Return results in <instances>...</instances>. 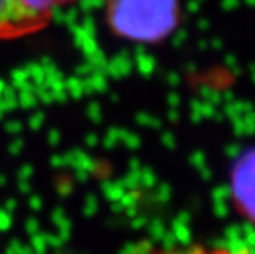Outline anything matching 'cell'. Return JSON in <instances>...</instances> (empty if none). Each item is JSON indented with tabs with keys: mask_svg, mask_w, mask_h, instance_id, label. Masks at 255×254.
<instances>
[{
	"mask_svg": "<svg viewBox=\"0 0 255 254\" xmlns=\"http://www.w3.org/2000/svg\"><path fill=\"white\" fill-rule=\"evenodd\" d=\"M116 131H109V134H107V137L104 139V147L106 149H112L114 147V144H116V139H117V136H116Z\"/></svg>",
	"mask_w": 255,
	"mask_h": 254,
	"instance_id": "20",
	"label": "cell"
},
{
	"mask_svg": "<svg viewBox=\"0 0 255 254\" xmlns=\"http://www.w3.org/2000/svg\"><path fill=\"white\" fill-rule=\"evenodd\" d=\"M18 190L20 193H30L31 192V187H30V182H18Z\"/></svg>",
	"mask_w": 255,
	"mask_h": 254,
	"instance_id": "26",
	"label": "cell"
},
{
	"mask_svg": "<svg viewBox=\"0 0 255 254\" xmlns=\"http://www.w3.org/2000/svg\"><path fill=\"white\" fill-rule=\"evenodd\" d=\"M30 248L33 250L35 254H46V241H45V233H36L31 236L30 240Z\"/></svg>",
	"mask_w": 255,
	"mask_h": 254,
	"instance_id": "8",
	"label": "cell"
},
{
	"mask_svg": "<svg viewBox=\"0 0 255 254\" xmlns=\"http://www.w3.org/2000/svg\"><path fill=\"white\" fill-rule=\"evenodd\" d=\"M135 253H137V246H133V245H127L121 251V254H135Z\"/></svg>",
	"mask_w": 255,
	"mask_h": 254,
	"instance_id": "27",
	"label": "cell"
},
{
	"mask_svg": "<svg viewBox=\"0 0 255 254\" xmlns=\"http://www.w3.org/2000/svg\"><path fill=\"white\" fill-rule=\"evenodd\" d=\"M59 140H61V134H59L56 129L50 131V134H48V142H50L51 145H58Z\"/></svg>",
	"mask_w": 255,
	"mask_h": 254,
	"instance_id": "21",
	"label": "cell"
},
{
	"mask_svg": "<svg viewBox=\"0 0 255 254\" xmlns=\"http://www.w3.org/2000/svg\"><path fill=\"white\" fill-rule=\"evenodd\" d=\"M76 0H17V7L30 33L43 30L59 8L74 3Z\"/></svg>",
	"mask_w": 255,
	"mask_h": 254,
	"instance_id": "3",
	"label": "cell"
},
{
	"mask_svg": "<svg viewBox=\"0 0 255 254\" xmlns=\"http://www.w3.org/2000/svg\"><path fill=\"white\" fill-rule=\"evenodd\" d=\"M124 207H122V205H121V202H114L112 203V212H121V210H122Z\"/></svg>",
	"mask_w": 255,
	"mask_h": 254,
	"instance_id": "29",
	"label": "cell"
},
{
	"mask_svg": "<svg viewBox=\"0 0 255 254\" xmlns=\"http://www.w3.org/2000/svg\"><path fill=\"white\" fill-rule=\"evenodd\" d=\"M28 207H30L31 210H35V212H40L41 207H43V200H41V197L31 195L30 200H28Z\"/></svg>",
	"mask_w": 255,
	"mask_h": 254,
	"instance_id": "16",
	"label": "cell"
},
{
	"mask_svg": "<svg viewBox=\"0 0 255 254\" xmlns=\"http://www.w3.org/2000/svg\"><path fill=\"white\" fill-rule=\"evenodd\" d=\"M21 243L18 240H12L10 241V245L7 246V250H5V254H18L20 250H21Z\"/></svg>",
	"mask_w": 255,
	"mask_h": 254,
	"instance_id": "17",
	"label": "cell"
},
{
	"mask_svg": "<svg viewBox=\"0 0 255 254\" xmlns=\"http://www.w3.org/2000/svg\"><path fill=\"white\" fill-rule=\"evenodd\" d=\"M180 0H106L114 35L142 45L165 41L180 25Z\"/></svg>",
	"mask_w": 255,
	"mask_h": 254,
	"instance_id": "1",
	"label": "cell"
},
{
	"mask_svg": "<svg viewBox=\"0 0 255 254\" xmlns=\"http://www.w3.org/2000/svg\"><path fill=\"white\" fill-rule=\"evenodd\" d=\"M21 150H23V140L21 139H15L8 144V154L10 155H20Z\"/></svg>",
	"mask_w": 255,
	"mask_h": 254,
	"instance_id": "15",
	"label": "cell"
},
{
	"mask_svg": "<svg viewBox=\"0 0 255 254\" xmlns=\"http://www.w3.org/2000/svg\"><path fill=\"white\" fill-rule=\"evenodd\" d=\"M30 35L17 0H0V40H15Z\"/></svg>",
	"mask_w": 255,
	"mask_h": 254,
	"instance_id": "4",
	"label": "cell"
},
{
	"mask_svg": "<svg viewBox=\"0 0 255 254\" xmlns=\"http://www.w3.org/2000/svg\"><path fill=\"white\" fill-rule=\"evenodd\" d=\"M45 241H46V246L48 248H53V250H59V248L64 246V241L58 235L45 233Z\"/></svg>",
	"mask_w": 255,
	"mask_h": 254,
	"instance_id": "12",
	"label": "cell"
},
{
	"mask_svg": "<svg viewBox=\"0 0 255 254\" xmlns=\"http://www.w3.org/2000/svg\"><path fill=\"white\" fill-rule=\"evenodd\" d=\"M3 210H7L8 213L15 212V210H17V200H15V198H7V200H5Z\"/></svg>",
	"mask_w": 255,
	"mask_h": 254,
	"instance_id": "22",
	"label": "cell"
},
{
	"mask_svg": "<svg viewBox=\"0 0 255 254\" xmlns=\"http://www.w3.org/2000/svg\"><path fill=\"white\" fill-rule=\"evenodd\" d=\"M97 210H99V200H97L96 195H92V193H89L88 197H86L84 200V207H83V215L86 216V218H92Z\"/></svg>",
	"mask_w": 255,
	"mask_h": 254,
	"instance_id": "7",
	"label": "cell"
},
{
	"mask_svg": "<svg viewBox=\"0 0 255 254\" xmlns=\"http://www.w3.org/2000/svg\"><path fill=\"white\" fill-rule=\"evenodd\" d=\"M97 144H99V139H97L96 134H88V136H86V145H88V147H96Z\"/></svg>",
	"mask_w": 255,
	"mask_h": 254,
	"instance_id": "23",
	"label": "cell"
},
{
	"mask_svg": "<svg viewBox=\"0 0 255 254\" xmlns=\"http://www.w3.org/2000/svg\"><path fill=\"white\" fill-rule=\"evenodd\" d=\"M89 175L91 174H88L86 170H79V169L74 170V180L79 182V183H86V182H88L89 180Z\"/></svg>",
	"mask_w": 255,
	"mask_h": 254,
	"instance_id": "19",
	"label": "cell"
},
{
	"mask_svg": "<svg viewBox=\"0 0 255 254\" xmlns=\"http://www.w3.org/2000/svg\"><path fill=\"white\" fill-rule=\"evenodd\" d=\"M12 223H13V218H12V213H8L7 210L0 208V231L5 233L12 228Z\"/></svg>",
	"mask_w": 255,
	"mask_h": 254,
	"instance_id": "10",
	"label": "cell"
},
{
	"mask_svg": "<svg viewBox=\"0 0 255 254\" xmlns=\"http://www.w3.org/2000/svg\"><path fill=\"white\" fill-rule=\"evenodd\" d=\"M5 183H7V177L3 174H0V187H5Z\"/></svg>",
	"mask_w": 255,
	"mask_h": 254,
	"instance_id": "30",
	"label": "cell"
},
{
	"mask_svg": "<svg viewBox=\"0 0 255 254\" xmlns=\"http://www.w3.org/2000/svg\"><path fill=\"white\" fill-rule=\"evenodd\" d=\"M73 190H74V187L68 178H61V182L56 183V192H58V195H61V197H69L73 193Z\"/></svg>",
	"mask_w": 255,
	"mask_h": 254,
	"instance_id": "11",
	"label": "cell"
},
{
	"mask_svg": "<svg viewBox=\"0 0 255 254\" xmlns=\"http://www.w3.org/2000/svg\"><path fill=\"white\" fill-rule=\"evenodd\" d=\"M35 174V169L30 164L21 165L18 169V182H28L31 177Z\"/></svg>",
	"mask_w": 255,
	"mask_h": 254,
	"instance_id": "13",
	"label": "cell"
},
{
	"mask_svg": "<svg viewBox=\"0 0 255 254\" xmlns=\"http://www.w3.org/2000/svg\"><path fill=\"white\" fill-rule=\"evenodd\" d=\"M56 230H58V236L61 238V240L66 243L69 241V238H71V231H73V223L71 220L68 218V216H64V218H61L59 221H56L55 223Z\"/></svg>",
	"mask_w": 255,
	"mask_h": 254,
	"instance_id": "6",
	"label": "cell"
},
{
	"mask_svg": "<svg viewBox=\"0 0 255 254\" xmlns=\"http://www.w3.org/2000/svg\"><path fill=\"white\" fill-rule=\"evenodd\" d=\"M50 164H51L53 169H61V167H64V157H63L61 154H55V155H51Z\"/></svg>",
	"mask_w": 255,
	"mask_h": 254,
	"instance_id": "18",
	"label": "cell"
},
{
	"mask_svg": "<svg viewBox=\"0 0 255 254\" xmlns=\"http://www.w3.org/2000/svg\"><path fill=\"white\" fill-rule=\"evenodd\" d=\"M231 195L241 215L255 225V149L244 152L232 167Z\"/></svg>",
	"mask_w": 255,
	"mask_h": 254,
	"instance_id": "2",
	"label": "cell"
},
{
	"mask_svg": "<svg viewBox=\"0 0 255 254\" xmlns=\"http://www.w3.org/2000/svg\"><path fill=\"white\" fill-rule=\"evenodd\" d=\"M7 131L10 132V134H18L20 131H21V126H20V124L18 122H8L7 124Z\"/></svg>",
	"mask_w": 255,
	"mask_h": 254,
	"instance_id": "25",
	"label": "cell"
},
{
	"mask_svg": "<svg viewBox=\"0 0 255 254\" xmlns=\"http://www.w3.org/2000/svg\"><path fill=\"white\" fill-rule=\"evenodd\" d=\"M0 114H2V112H0Z\"/></svg>",
	"mask_w": 255,
	"mask_h": 254,
	"instance_id": "31",
	"label": "cell"
},
{
	"mask_svg": "<svg viewBox=\"0 0 255 254\" xmlns=\"http://www.w3.org/2000/svg\"><path fill=\"white\" fill-rule=\"evenodd\" d=\"M184 254H247V253H237L232 250H227V248H196L193 251H188Z\"/></svg>",
	"mask_w": 255,
	"mask_h": 254,
	"instance_id": "9",
	"label": "cell"
},
{
	"mask_svg": "<svg viewBox=\"0 0 255 254\" xmlns=\"http://www.w3.org/2000/svg\"><path fill=\"white\" fill-rule=\"evenodd\" d=\"M91 117L94 119V121H99V114H97V106H92L91 107Z\"/></svg>",
	"mask_w": 255,
	"mask_h": 254,
	"instance_id": "28",
	"label": "cell"
},
{
	"mask_svg": "<svg viewBox=\"0 0 255 254\" xmlns=\"http://www.w3.org/2000/svg\"><path fill=\"white\" fill-rule=\"evenodd\" d=\"M102 192H104V197L109 200V202H119L124 197V187L122 183H116L111 180L102 182Z\"/></svg>",
	"mask_w": 255,
	"mask_h": 254,
	"instance_id": "5",
	"label": "cell"
},
{
	"mask_svg": "<svg viewBox=\"0 0 255 254\" xmlns=\"http://www.w3.org/2000/svg\"><path fill=\"white\" fill-rule=\"evenodd\" d=\"M25 230L30 236L40 233V221H38L35 216H31V218H28L25 221Z\"/></svg>",
	"mask_w": 255,
	"mask_h": 254,
	"instance_id": "14",
	"label": "cell"
},
{
	"mask_svg": "<svg viewBox=\"0 0 255 254\" xmlns=\"http://www.w3.org/2000/svg\"><path fill=\"white\" fill-rule=\"evenodd\" d=\"M41 122H43V114H36L31 117V121H30V127L31 129H38L41 126Z\"/></svg>",
	"mask_w": 255,
	"mask_h": 254,
	"instance_id": "24",
	"label": "cell"
}]
</instances>
